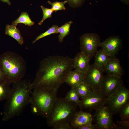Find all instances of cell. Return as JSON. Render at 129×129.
Listing matches in <instances>:
<instances>
[{"mask_svg": "<svg viewBox=\"0 0 129 129\" xmlns=\"http://www.w3.org/2000/svg\"><path fill=\"white\" fill-rule=\"evenodd\" d=\"M73 68V58L55 55L48 56L40 62L32 83L33 89L41 88L57 92Z\"/></svg>", "mask_w": 129, "mask_h": 129, "instance_id": "1", "label": "cell"}, {"mask_svg": "<svg viewBox=\"0 0 129 129\" xmlns=\"http://www.w3.org/2000/svg\"><path fill=\"white\" fill-rule=\"evenodd\" d=\"M10 94L5 104L2 121H7L19 116L30 103L33 86L32 83L20 80L12 83Z\"/></svg>", "mask_w": 129, "mask_h": 129, "instance_id": "2", "label": "cell"}, {"mask_svg": "<svg viewBox=\"0 0 129 129\" xmlns=\"http://www.w3.org/2000/svg\"><path fill=\"white\" fill-rule=\"evenodd\" d=\"M0 68L3 74L5 81L11 84L22 80L26 72V65L20 55L7 51L0 56Z\"/></svg>", "mask_w": 129, "mask_h": 129, "instance_id": "3", "label": "cell"}, {"mask_svg": "<svg viewBox=\"0 0 129 129\" xmlns=\"http://www.w3.org/2000/svg\"><path fill=\"white\" fill-rule=\"evenodd\" d=\"M77 105L65 98H57L46 119L47 123L52 127L59 123L70 122L77 112Z\"/></svg>", "mask_w": 129, "mask_h": 129, "instance_id": "4", "label": "cell"}, {"mask_svg": "<svg viewBox=\"0 0 129 129\" xmlns=\"http://www.w3.org/2000/svg\"><path fill=\"white\" fill-rule=\"evenodd\" d=\"M33 89L31 95L30 103L36 105L39 109L40 115L46 118L57 98V92L41 88Z\"/></svg>", "mask_w": 129, "mask_h": 129, "instance_id": "5", "label": "cell"}, {"mask_svg": "<svg viewBox=\"0 0 129 129\" xmlns=\"http://www.w3.org/2000/svg\"><path fill=\"white\" fill-rule=\"evenodd\" d=\"M129 103V90L123 85L108 99L106 105L113 114H115Z\"/></svg>", "mask_w": 129, "mask_h": 129, "instance_id": "6", "label": "cell"}, {"mask_svg": "<svg viewBox=\"0 0 129 129\" xmlns=\"http://www.w3.org/2000/svg\"><path fill=\"white\" fill-rule=\"evenodd\" d=\"M101 42L100 36L97 34H84L80 38L81 51L91 59L94 56Z\"/></svg>", "mask_w": 129, "mask_h": 129, "instance_id": "7", "label": "cell"}, {"mask_svg": "<svg viewBox=\"0 0 129 129\" xmlns=\"http://www.w3.org/2000/svg\"><path fill=\"white\" fill-rule=\"evenodd\" d=\"M108 100L100 91H92L87 97L80 99L78 106L81 110H95L105 105Z\"/></svg>", "mask_w": 129, "mask_h": 129, "instance_id": "8", "label": "cell"}, {"mask_svg": "<svg viewBox=\"0 0 129 129\" xmlns=\"http://www.w3.org/2000/svg\"><path fill=\"white\" fill-rule=\"evenodd\" d=\"M95 110L94 120L97 129H116L113 114L106 106H101Z\"/></svg>", "mask_w": 129, "mask_h": 129, "instance_id": "9", "label": "cell"}, {"mask_svg": "<svg viewBox=\"0 0 129 129\" xmlns=\"http://www.w3.org/2000/svg\"><path fill=\"white\" fill-rule=\"evenodd\" d=\"M104 72L102 68L98 67L93 64L90 65L85 74L84 81L91 87L92 91H100Z\"/></svg>", "mask_w": 129, "mask_h": 129, "instance_id": "10", "label": "cell"}, {"mask_svg": "<svg viewBox=\"0 0 129 129\" xmlns=\"http://www.w3.org/2000/svg\"><path fill=\"white\" fill-rule=\"evenodd\" d=\"M123 85L121 78L107 74L104 75L100 86V91L108 99Z\"/></svg>", "mask_w": 129, "mask_h": 129, "instance_id": "11", "label": "cell"}, {"mask_svg": "<svg viewBox=\"0 0 129 129\" xmlns=\"http://www.w3.org/2000/svg\"><path fill=\"white\" fill-rule=\"evenodd\" d=\"M122 41L118 36H112L101 42L99 47L110 56H115L122 47Z\"/></svg>", "mask_w": 129, "mask_h": 129, "instance_id": "12", "label": "cell"}, {"mask_svg": "<svg viewBox=\"0 0 129 129\" xmlns=\"http://www.w3.org/2000/svg\"><path fill=\"white\" fill-rule=\"evenodd\" d=\"M93 120V117L90 113L81 110L74 114L70 120V124L73 129H78L92 124Z\"/></svg>", "mask_w": 129, "mask_h": 129, "instance_id": "13", "label": "cell"}, {"mask_svg": "<svg viewBox=\"0 0 129 129\" xmlns=\"http://www.w3.org/2000/svg\"><path fill=\"white\" fill-rule=\"evenodd\" d=\"M104 72L121 78L124 73L123 69L119 59L115 56L110 57L106 64L102 68Z\"/></svg>", "mask_w": 129, "mask_h": 129, "instance_id": "14", "label": "cell"}, {"mask_svg": "<svg viewBox=\"0 0 129 129\" xmlns=\"http://www.w3.org/2000/svg\"><path fill=\"white\" fill-rule=\"evenodd\" d=\"M90 59L88 56L81 51L73 58V68L85 74L90 67Z\"/></svg>", "mask_w": 129, "mask_h": 129, "instance_id": "15", "label": "cell"}, {"mask_svg": "<svg viewBox=\"0 0 129 129\" xmlns=\"http://www.w3.org/2000/svg\"><path fill=\"white\" fill-rule=\"evenodd\" d=\"M85 74L75 70H72L68 74L65 83L71 88H75L84 81Z\"/></svg>", "mask_w": 129, "mask_h": 129, "instance_id": "16", "label": "cell"}, {"mask_svg": "<svg viewBox=\"0 0 129 129\" xmlns=\"http://www.w3.org/2000/svg\"><path fill=\"white\" fill-rule=\"evenodd\" d=\"M12 25H6L5 33L15 40L20 45H22L24 41L19 30L16 27Z\"/></svg>", "mask_w": 129, "mask_h": 129, "instance_id": "17", "label": "cell"}, {"mask_svg": "<svg viewBox=\"0 0 129 129\" xmlns=\"http://www.w3.org/2000/svg\"><path fill=\"white\" fill-rule=\"evenodd\" d=\"M94 56V64L98 67L102 68L106 64L110 57L102 49L97 51Z\"/></svg>", "mask_w": 129, "mask_h": 129, "instance_id": "18", "label": "cell"}, {"mask_svg": "<svg viewBox=\"0 0 129 129\" xmlns=\"http://www.w3.org/2000/svg\"><path fill=\"white\" fill-rule=\"evenodd\" d=\"M75 88L81 99L87 97L92 91L91 87L84 81L82 82Z\"/></svg>", "mask_w": 129, "mask_h": 129, "instance_id": "19", "label": "cell"}, {"mask_svg": "<svg viewBox=\"0 0 129 129\" xmlns=\"http://www.w3.org/2000/svg\"><path fill=\"white\" fill-rule=\"evenodd\" d=\"M19 23H23L30 26L34 25V22L31 19L28 13L24 12H22L18 18L12 22V25L15 26Z\"/></svg>", "mask_w": 129, "mask_h": 129, "instance_id": "20", "label": "cell"}, {"mask_svg": "<svg viewBox=\"0 0 129 129\" xmlns=\"http://www.w3.org/2000/svg\"><path fill=\"white\" fill-rule=\"evenodd\" d=\"M10 84L5 81L0 83V101L6 100L10 93Z\"/></svg>", "mask_w": 129, "mask_h": 129, "instance_id": "21", "label": "cell"}, {"mask_svg": "<svg viewBox=\"0 0 129 129\" xmlns=\"http://www.w3.org/2000/svg\"><path fill=\"white\" fill-rule=\"evenodd\" d=\"M72 22V21H70L58 27V31L59 33L58 39L60 43H62L64 38L70 33V26Z\"/></svg>", "mask_w": 129, "mask_h": 129, "instance_id": "22", "label": "cell"}, {"mask_svg": "<svg viewBox=\"0 0 129 129\" xmlns=\"http://www.w3.org/2000/svg\"><path fill=\"white\" fill-rule=\"evenodd\" d=\"M68 101L78 106L80 102L79 96L75 88H71L64 97Z\"/></svg>", "mask_w": 129, "mask_h": 129, "instance_id": "23", "label": "cell"}, {"mask_svg": "<svg viewBox=\"0 0 129 129\" xmlns=\"http://www.w3.org/2000/svg\"><path fill=\"white\" fill-rule=\"evenodd\" d=\"M58 26L57 25H53L46 31L42 33L38 36L33 41L32 43H34L38 40L46 36L52 34L58 33Z\"/></svg>", "mask_w": 129, "mask_h": 129, "instance_id": "24", "label": "cell"}, {"mask_svg": "<svg viewBox=\"0 0 129 129\" xmlns=\"http://www.w3.org/2000/svg\"><path fill=\"white\" fill-rule=\"evenodd\" d=\"M47 2L49 4L52 6L51 8L54 11L56 12L58 11L65 10L66 9L64 5L65 4L67 3L66 0L63 2L56 1L54 2L48 0Z\"/></svg>", "mask_w": 129, "mask_h": 129, "instance_id": "25", "label": "cell"}, {"mask_svg": "<svg viewBox=\"0 0 129 129\" xmlns=\"http://www.w3.org/2000/svg\"><path fill=\"white\" fill-rule=\"evenodd\" d=\"M40 6L43 11V16L41 20L38 23L39 25H42L46 19L52 17V14L54 11L51 8L45 7L42 5H41Z\"/></svg>", "mask_w": 129, "mask_h": 129, "instance_id": "26", "label": "cell"}, {"mask_svg": "<svg viewBox=\"0 0 129 129\" xmlns=\"http://www.w3.org/2000/svg\"><path fill=\"white\" fill-rule=\"evenodd\" d=\"M117 121L115 124L116 129H128L129 128V118Z\"/></svg>", "mask_w": 129, "mask_h": 129, "instance_id": "27", "label": "cell"}, {"mask_svg": "<svg viewBox=\"0 0 129 129\" xmlns=\"http://www.w3.org/2000/svg\"><path fill=\"white\" fill-rule=\"evenodd\" d=\"M119 113L122 120L129 118V103L123 108Z\"/></svg>", "mask_w": 129, "mask_h": 129, "instance_id": "28", "label": "cell"}, {"mask_svg": "<svg viewBox=\"0 0 129 129\" xmlns=\"http://www.w3.org/2000/svg\"><path fill=\"white\" fill-rule=\"evenodd\" d=\"M86 0H65L71 7L76 8L82 5Z\"/></svg>", "mask_w": 129, "mask_h": 129, "instance_id": "29", "label": "cell"}, {"mask_svg": "<svg viewBox=\"0 0 129 129\" xmlns=\"http://www.w3.org/2000/svg\"><path fill=\"white\" fill-rule=\"evenodd\" d=\"M53 129H72L70 122H65L59 123L52 127Z\"/></svg>", "mask_w": 129, "mask_h": 129, "instance_id": "30", "label": "cell"}, {"mask_svg": "<svg viewBox=\"0 0 129 129\" xmlns=\"http://www.w3.org/2000/svg\"><path fill=\"white\" fill-rule=\"evenodd\" d=\"M30 104L31 111L32 113L35 115H40V111L38 107L34 104Z\"/></svg>", "mask_w": 129, "mask_h": 129, "instance_id": "31", "label": "cell"}, {"mask_svg": "<svg viewBox=\"0 0 129 129\" xmlns=\"http://www.w3.org/2000/svg\"><path fill=\"white\" fill-rule=\"evenodd\" d=\"M97 129L96 125L95 124H92L86 125L80 127L78 129Z\"/></svg>", "mask_w": 129, "mask_h": 129, "instance_id": "32", "label": "cell"}, {"mask_svg": "<svg viewBox=\"0 0 129 129\" xmlns=\"http://www.w3.org/2000/svg\"><path fill=\"white\" fill-rule=\"evenodd\" d=\"M5 81L3 74L0 68V83Z\"/></svg>", "mask_w": 129, "mask_h": 129, "instance_id": "33", "label": "cell"}, {"mask_svg": "<svg viewBox=\"0 0 129 129\" xmlns=\"http://www.w3.org/2000/svg\"><path fill=\"white\" fill-rule=\"evenodd\" d=\"M3 3H6L8 5H10L11 4V2L9 0H0Z\"/></svg>", "mask_w": 129, "mask_h": 129, "instance_id": "34", "label": "cell"}, {"mask_svg": "<svg viewBox=\"0 0 129 129\" xmlns=\"http://www.w3.org/2000/svg\"><path fill=\"white\" fill-rule=\"evenodd\" d=\"M122 2L124 3L126 5H129V0H120Z\"/></svg>", "mask_w": 129, "mask_h": 129, "instance_id": "35", "label": "cell"}]
</instances>
